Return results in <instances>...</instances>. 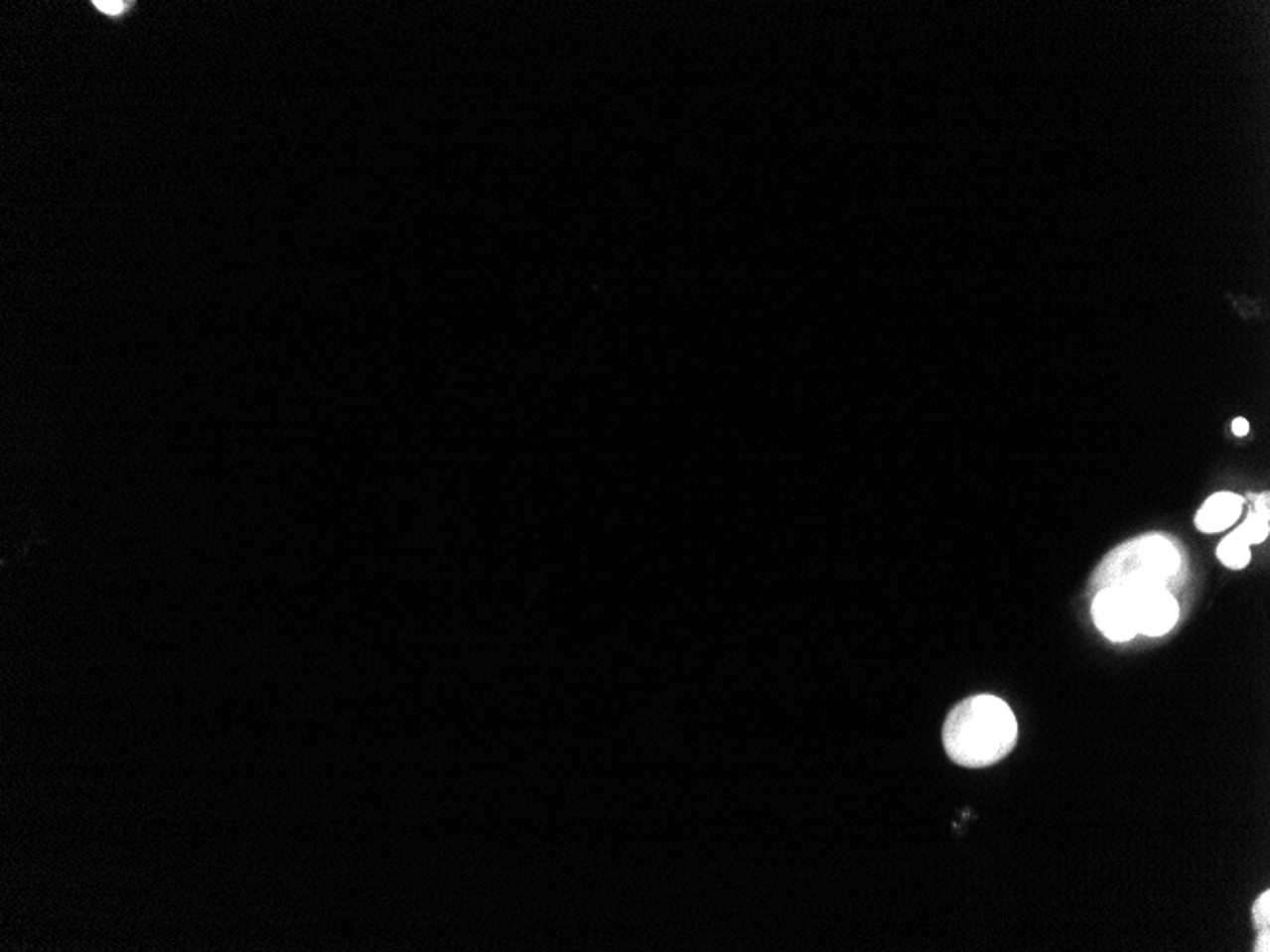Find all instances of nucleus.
Returning <instances> with one entry per match:
<instances>
[{
	"label": "nucleus",
	"instance_id": "6e6552de",
	"mask_svg": "<svg viewBox=\"0 0 1270 952\" xmlns=\"http://www.w3.org/2000/svg\"><path fill=\"white\" fill-rule=\"evenodd\" d=\"M93 6H97V10H101L107 16H120L126 8L128 2H118V0H95Z\"/></svg>",
	"mask_w": 1270,
	"mask_h": 952
},
{
	"label": "nucleus",
	"instance_id": "0eeeda50",
	"mask_svg": "<svg viewBox=\"0 0 1270 952\" xmlns=\"http://www.w3.org/2000/svg\"><path fill=\"white\" fill-rule=\"evenodd\" d=\"M1253 924L1257 930H1269L1270 924V891H1263L1253 903Z\"/></svg>",
	"mask_w": 1270,
	"mask_h": 952
},
{
	"label": "nucleus",
	"instance_id": "7ed1b4c3",
	"mask_svg": "<svg viewBox=\"0 0 1270 952\" xmlns=\"http://www.w3.org/2000/svg\"><path fill=\"white\" fill-rule=\"evenodd\" d=\"M1130 596L1136 614L1137 635L1160 637L1180 620V603L1168 586L1128 584L1118 586Z\"/></svg>",
	"mask_w": 1270,
	"mask_h": 952
},
{
	"label": "nucleus",
	"instance_id": "f257e3e1",
	"mask_svg": "<svg viewBox=\"0 0 1270 952\" xmlns=\"http://www.w3.org/2000/svg\"><path fill=\"white\" fill-rule=\"evenodd\" d=\"M941 742L962 768H987L1006 758L1018 744V721L1010 706L991 694L958 702L949 711Z\"/></svg>",
	"mask_w": 1270,
	"mask_h": 952
},
{
	"label": "nucleus",
	"instance_id": "39448f33",
	"mask_svg": "<svg viewBox=\"0 0 1270 952\" xmlns=\"http://www.w3.org/2000/svg\"><path fill=\"white\" fill-rule=\"evenodd\" d=\"M1244 504H1246L1244 496L1236 492H1226V490L1215 492L1203 502L1202 508L1199 509L1195 517V525L1199 531L1205 534L1225 531L1240 519Z\"/></svg>",
	"mask_w": 1270,
	"mask_h": 952
},
{
	"label": "nucleus",
	"instance_id": "9d476101",
	"mask_svg": "<svg viewBox=\"0 0 1270 952\" xmlns=\"http://www.w3.org/2000/svg\"><path fill=\"white\" fill-rule=\"evenodd\" d=\"M1232 432H1234V436H1238V438L1248 436L1249 422L1246 421V419H1234V421H1232Z\"/></svg>",
	"mask_w": 1270,
	"mask_h": 952
},
{
	"label": "nucleus",
	"instance_id": "20e7f679",
	"mask_svg": "<svg viewBox=\"0 0 1270 952\" xmlns=\"http://www.w3.org/2000/svg\"><path fill=\"white\" fill-rule=\"evenodd\" d=\"M1097 629L1114 642L1132 641L1137 635L1136 614L1126 590L1113 586L1097 590L1092 601Z\"/></svg>",
	"mask_w": 1270,
	"mask_h": 952
},
{
	"label": "nucleus",
	"instance_id": "423d86ee",
	"mask_svg": "<svg viewBox=\"0 0 1270 952\" xmlns=\"http://www.w3.org/2000/svg\"><path fill=\"white\" fill-rule=\"evenodd\" d=\"M1217 559L1232 571H1240L1244 567H1248L1251 561V552H1249V544L1244 540V536L1238 531H1232L1225 536L1219 546H1217Z\"/></svg>",
	"mask_w": 1270,
	"mask_h": 952
},
{
	"label": "nucleus",
	"instance_id": "f03ea898",
	"mask_svg": "<svg viewBox=\"0 0 1270 952\" xmlns=\"http://www.w3.org/2000/svg\"><path fill=\"white\" fill-rule=\"evenodd\" d=\"M1183 557L1178 546L1162 534H1145L1118 546L1107 555L1093 584L1097 590L1128 584L1168 586L1182 573Z\"/></svg>",
	"mask_w": 1270,
	"mask_h": 952
},
{
	"label": "nucleus",
	"instance_id": "1a4fd4ad",
	"mask_svg": "<svg viewBox=\"0 0 1270 952\" xmlns=\"http://www.w3.org/2000/svg\"><path fill=\"white\" fill-rule=\"evenodd\" d=\"M1253 951H1255V952H1269V951H1270V933H1269V930H1261V931H1259V937H1257V943H1255V949H1253Z\"/></svg>",
	"mask_w": 1270,
	"mask_h": 952
}]
</instances>
